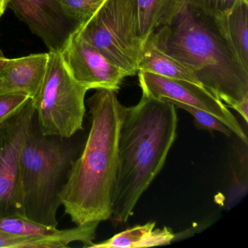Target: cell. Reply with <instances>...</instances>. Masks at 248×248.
Returning a JSON list of instances; mask_svg holds the SVG:
<instances>
[{
	"label": "cell",
	"mask_w": 248,
	"mask_h": 248,
	"mask_svg": "<svg viewBox=\"0 0 248 248\" xmlns=\"http://www.w3.org/2000/svg\"><path fill=\"white\" fill-rule=\"evenodd\" d=\"M115 91L98 89L87 101L91 127L60 191L64 212L77 226L108 220L118 171V143L125 108Z\"/></svg>",
	"instance_id": "6da1fadb"
},
{
	"label": "cell",
	"mask_w": 248,
	"mask_h": 248,
	"mask_svg": "<svg viewBox=\"0 0 248 248\" xmlns=\"http://www.w3.org/2000/svg\"><path fill=\"white\" fill-rule=\"evenodd\" d=\"M175 106L142 94L125 108L118 143L117 184L111 218L125 223L142 194L163 168L177 137Z\"/></svg>",
	"instance_id": "7a4b0ae2"
},
{
	"label": "cell",
	"mask_w": 248,
	"mask_h": 248,
	"mask_svg": "<svg viewBox=\"0 0 248 248\" xmlns=\"http://www.w3.org/2000/svg\"><path fill=\"white\" fill-rule=\"evenodd\" d=\"M158 47L191 69L204 88L233 109L248 100L242 67L213 17L187 4L169 24L153 33Z\"/></svg>",
	"instance_id": "3957f363"
},
{
	"label": "cell",
	"mask_w": 248,
	"mask_h": 248,
	"mask_svg": "<svg viewBox=\"0 0 248 248\" xmlns=\"http://www.w3.org/2000/svg\"><path fill=\"white\" fill-rule=\"evenodd\" d=\"M69 139L43 136L34 126L20 159V195L24 216L57 228L62 186L76 159Z\"/></svg>",
	"instance_id": "277c9868"
},
{
	"label": "cell",
	"mask_w": 248,
	"mask_h": 248,
	"mask_svg": "<svg viewBox=\"0 0 248 248\" xmlns=\"http://www.w3.org/2000/svg\"><path fill=\"white\" fill-rule=\"evenodd\" d=\"M46 76L32 100L43 136L70 139L83 129L88 88L72 76L60 52H48Z\"/></svg>",
	"instance_id": "5b68a950"
},
{
	"label": "cell",
	"mask_w": 248,
	"mask_h": 248,
	"mask_svg": "<svg viewBox=\"0 0 248 248\" xmlns=\"http://www.w3.org/2000/svg\"><path fill=\"white\" fill-rule=\"evenodd\" d=\"M77 33L127 77L138 73L142 43L135 0H104L96 12L79 26Z\"/></svg>",
	"instance_id": "8992f818"
},
{
	"label": "cell",
	"mask_w": 248,
	"mask_h": 248,
	"mask_svg": "<svg viewBox=\"0 0 248 248\" xmlns=\"http://www.w3.org/2000/svg\"><path fill=\"white\" fill-rule=\"evenodd\" d=\"M32 100L0 123V217L24 216L20 195V159L33 127Z\"/></svg>",
	"instance_id": "52a82bcc"
},
{
	"label": "cell",
	"mask_w": 248,
	"mask_h": 248,
	"mask_svg": "<svg viewBox=\"0 0 248 248\" xmlns=\"http://www.w3.org/2000/svg\"><path fill=\"white\" fill-rule=\"evenodd\" d=\"M142 94L168 102L184 104L204 110L221 120L245 144L248 138L226 106L205 88L182 79H170L146 72H139Z\"/></svg>",
	"instance_id": "ba28073f"
},
{
	"label": "cell",
	"mask_w": 248,
	"mask_h": 248,
	"mask_svg": "<svg viewBox=\"0 0 248 248\" xmlns=\"http://www.w3.org/2000/svg\"><path fill=\"white\" fill-rule=\"evenodd\" d=\"M8 8L46 45L62 53L79 24L65 14L57 0H11Z\"/></svg>",
	"instance_id": "9c48e42d"
},
{
	"label": "cell",
	"mask_w": 248,
	"mask_h": 248,
	"mask_svg": "<svg viewBox=\"0 0 248 248\" xmlns=\"http://www.w3.org/2000/svg\"><path fill=\"white\" fill-rule=\"evenodd\" d=\"M61 53L72 76L88 91L108 89L117 92L127 77L77 31Z\"/></svg>",
	"instance_id": "30bf717a"
},
{
	"label": "cell",
	"mask_w": 248,
	"mask_h": 248,
	"mask_svg": "<svg viewBox=\"0 0 248 248\" xmlns=\"http://www.w3.org/2000/svg\"><path fill=\"white\" fill-rule=\"evenodd\" d=\"M48 59V53L10 59L0 75V95L24 94L35 100L44 81Z\"/></svg>",
	"instance_id": "8fae6325"
},
{
	"label": "cell",
	"mask_w": 248,
	"mask_h": 248,
	"mask_svg": "<svg viewBox=\"0 0 248 248\" xmlns=\"http://www.w3.org/2000/svg\"><path fill=\"white\" fill-rule=\"evenodd\" d=\"M98 224L91 222L46 236L16 234L0 229V248H63L74 242H82L88 248L93 244Z\"/></svg>",
	"instance_id": "7c38bea8"
},
{
	"label": "cell",
	"mask_w": 248,
	"mask_h": 248,
	"mask_svg": "<svg viewBox=\"0 0 248 248\" xmlns=\"http://www.w3.org/2000/svg\"><path fill=\"white\" fill-rule=\"evenodd\" d=\"M213 18L239 63L248 72V0H242L227 12Z\"/></svg>",
	"instance_id": "4fadbf2b"
},
{
	"label": "cell",
	"mask_w": 248,
	"mask_h": 248,
	"mask_svg": "<svg viewBox=\"0 0 248 248\" xmlns=\"http://www.w3.org/2000/svg\"><path fill=\"white\" fill-rule=\"evenodd\" d=\"M139 37L143 43L161 27L169 25L186 8L188 0H135Z\"/></svg>",
	"instance_id": "5bb4252c"
},
{
	"label": "cell",
	"mask_w": 248,
	"mask_h": 248,
	"mask_svg": "<svg viewBox=\"0 0 248 248\" xmlns=\"http://www.w3.org/2000/svg\"><path fill=\"white\" fill-rule=\"evenodd\" d=\"M139 72H150L165 78L189 81L202 85L191 69L158 47L153 33L142 46L138 64Z\"/></svg>",
	"instance_id": "9a60e30c"
},
{
	"label": "cell",
	"mask_w": 248,
	"mask_h": 248,
	"mask_svg": "<svg viewBox=\"0 0 248 248\" xmlns=\"http://www.w3.org/2000/svg\"><path fill=\"white\" fill-rule=\"evenodd\" d=\"M156 226L155 222L139 225L114 235L109 239L98 244H92V248H141L146 237Z\"/></svg>",
	"instance_id": "2e32d148"
},
{
	"label": "cell",
	"mask_w": 248,
	"mask_h": 248,
	"mask_svg": "<svg viewBox=\"0 0 248 248\" xmlns=\"http://www.w3.org/2000/svg\"><path fill=\"white\" fill-rule=\"evenodd\" d=\"M0 229L16 234L46 236L56 233L59 229L42 224L23 216L0 217Z\"/></svg>",
	"instance_id": "e0dca14e"
},
{
	"label": "cell",
	"mask_w": 248,
	"mask_h": 248,
	"mask_svg": "<svg viewBox=\"0 0 248 248\" xmlns=\"http://www.w3.org/2000/svg\"><path fill=\"white\" fill-rule=\"evenodd\" d=\"M62 10L71 19L80 25L89 19L104 0H57Z\"/></svg>",
	"instance_id": "ac0fdd59"
},
{
	"label": "cell",
	"mask_w": 248,
	"mask_h": 248,
	"mask_svg": "<svg viewBox=\"0 0 248 248\" xmlns=\"http://www.w3.org/2000/svg\"><path fill=\"white\" fill-rule=\"evenodd\" d=\"M175 106L185 110L192 115L197 128L201 130H215V131L220 132L227 136H232L233 133L229 127L221 120L204 110L184 104H175Z\"/></svg>",
	"instance_id": "d6986e66"
},
{
	"label": "cell",
	"mask_w": 248,
	"mask_h": 248,
	"mask_svg": "<svg viewBox=\"0 0 248 248\" xmlns=\"http://www.w3.org/2000/svg\"><path fill=\"white\" fill-rule=\"evenodd\" d=\"M242 0H188V5L208 16L222 15Z\"/></svg>",
	"instance_id": "ffe728a7"
},
{
	"label": "cell",
	"mask_w": 248,
	"mask_h": 248,
	"mask_svg": "<svg viewBox=\"0 0 248 248\" xmlns=\"http://www.w3.org/2000/svg\"><path fill=\"white\" fill-rule=\"evenodd\" d=\"M30 100V96L24 94L0 95V123L18 112Z\"/></svg>",
	"instance_id": "44dd1931"
},
{
	"label": "cell",
	"mask_w": 248,
	"mask_h": 248,
	"mask_svg": "<svg viewBox=\"0 0 248 248\" xmlns=\"http://www.w3.org/2000/svg\"><path fill=\"white\" fill-rule=\"evenodd\" d=\"M175 238L170 229L164 227L162 229H154L149 233L143 242V248L169 245Z\"/></svg>",
	"instance_id": "7402d4cb"
},
{
	"label": "cell",
	"mask_w": 248,
	"mask_h": 248,
	"mask_svg": "<svg viewBox=\"0 0 248 248\" xmlns=\"http://www.w3.org/2000/svg\"><path fill=\"white\" fill-rule=\"evenodd\" d=\"M9 59L4 56L3 53H2V50L0 49V75L2 74V72H3L4 69H5L7 65H8Z\"/></svg>",
	"instance_id": "603a6c76"
},
{
	"label": "cell",
	"mask_w": 248,
	"mask_h": 248,
	"mask_svg": "<svg viewBox=\"0 0 248 248\" xmlns=\"http://www.w3.org/2000/svg\"><path fill=\"white\" fill-rule=\"evenodd\" d=\"M11 0H0V18L4 15L7 8L9 6Z\"/></svg>",
	"instance_id": "cb8c5ba5"
}]
</instances>
